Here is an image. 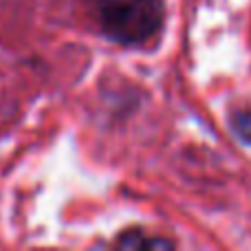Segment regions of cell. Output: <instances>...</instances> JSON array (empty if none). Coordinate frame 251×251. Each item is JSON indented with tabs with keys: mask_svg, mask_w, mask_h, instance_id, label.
<instances>
[{
	"mask_svg": "<svg viewBox=\"0 0 251 251\" xmlns=\"http://www.w3.org/2000/svg\"><path fill=\"white\" fill-rule=\"evenodd\" d=\"M163 0H97L100 26L108 40L137 47L163 26Z\"/></svg>",
	"mask_w": 251,
	"mask_h": 251,
	"instance_id": "6da1fadb",
	"label": "cell"
},
{
	"mask_svg": "<svg viewBox=\"0 0 251 251\" xmlns=\"http://www.w3.org/2000/svg\"><path fill=\"white\" fill-rule=\"evenodd\" d=\"M115 247L122 249H174V240L163 238V236H146L143 229H126L117 236Z\"/></svg>",
	"mask_w": 251,
	"mask_h": 251,
	"instance_id": "7a4b0ae2",
	"label": "cell"
},
{
	"mask_svg": "<svg viewBox=\"0 0 251 251\" xmlns=\"http://www.w3.org/2000/svg\"><path fill=\"white\" fill-rule=\"evenodd\" d=\"M229 126L240 141L251 146V108H236L229 115Z\"/></svg>",
	"mask_w": 251,
	"mask_h": 251,
	"instance_id": "3957f363",
	"label": "cell"
}]
</instances>
